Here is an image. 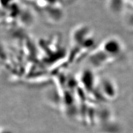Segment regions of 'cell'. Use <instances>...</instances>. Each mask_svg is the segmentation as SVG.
I'll return each mask as SVG.
<instances>
[{
    "label": "cell",
    "mask_w": 133,
    "mask_h": 133,
    "mask_svg": "<svg viewBox=\"0 0 133 133\" xmlns=\"http://www.w3.org/2000/svg\"><path fill=\"white\" fill-rule=\"evenodd\" d=\"M125 22L129 28L131 30H133V6H132L131 10L126 14Z\"/></svg>",
    "instance_id": "7a4b0ae2"
},
{
    "label": "cell",
    "mask_w": 133,
    "mask_h": 133,
    "mask_svg": "<svg viewBox=\"0 0 133 133\" xmlns=\"http://www.w3.org/2000/svg\"><path fill=\"white\" fill-rule=\"evenodd\" d=\"M125 1H127V2H131L132 0H125Z\"/></svg>",
    "instance_id": "3957f363"
},
{
    "label": "cell",
    "mask_w": 133,
    "mask_h": 133,
    "mask_svg": "<svg viewBox=\"0 0 133 133\" xmlns=\"http://www.w3.org/2000/svg\"><path fill=\"white\" fill-rule=\"evenodd\" d=\"M99 49L109 57L115 58L123 52L124 46L122 42L116 37H109L102 43Z\"/></svg>",
    "instance_id": "6da1fadb"
}]
</instances>
